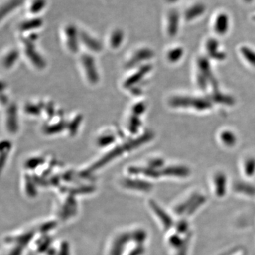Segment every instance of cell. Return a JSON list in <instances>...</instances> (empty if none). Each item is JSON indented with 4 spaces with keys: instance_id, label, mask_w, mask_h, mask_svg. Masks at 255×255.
<instances>
[{
    "instance_id": "1",
    "label": "cell",
    "mask_w": 255,
    "mask_h": 255,
    "mask_svg": "<svg viewBox=\"0 0 255 255\" xmlns=\"http://www.w3.org/2000/svg\"><path fill=\"white\" fill-rule=\"evenodd\" d=\"M149 136H150L149 135H142L141 137H138V138L132 140L131 141L126 142L123 145L116 147L113 150L110 151L107 155L104 156L102 159L96 162L92 167L89 169L88 172H92L95 169L100 168L102 166L105 165L106 163L110 162L112 159H114V158L119 157V156L123 155V152H128V151L131 150L132 149L136 148L137 147L142 145L144 142L147 141Z\"/></svg>"
},
{
    "instance_id": "2",
    "label": "cell",
    "mask_w": 255,
    "mask_h": 255,
    "mask_svg": "<svg viewBox=\"0 0 255 255\" xmlns=\"http://www.w3.org/2000/svg\"><path fill=\"white\" fill-rule=\"evenodd\" d=\"M63 38L65 46L72 53H78L80 44V30L75 24L68 23L64 26Z\"/></svg>"
},
{
    "instance_id": "3",
    "label": "cell",
    "mask_w": 255,
    "mask_h": 255,
    "mask_svg": "<svg viewBox=\"0 0 255 255\" xmlns=\"http://www.w3.org/2000/svg\"><path fill=\"white\" fill-rule=\"evenodd\" d=\"M81 64L87 81L92 85L97 84L100 80V76H99L98 70H97L95 60L92 58V55H82Z\"/></svg>"
},
{
    "instance_id": "4",
    "label": "cell",
    "mask_w": 255,
    "mask_h": 255,
    "mask_svg": "<svg viewBox=\"0 0 255 255\" xmlns=\"http://www.w3.org/2000/svg\"><path fill=\"white\" fill-rule=\"evenodd\" d=\"M22 42L25 46V54L29 59L30 62L39 70L45 68L46 63H45L44 60L35 48L33 41H30L27 38H23Z\"/></svg>"
},
{
    "instance_id": "5",
    "label": "cell",
    "mask_w": 255,
    "mask_h": 255,
    "mask_svg": "<svg viewBox=\"0 0 255 255\" xmlns=\"http://www.w3.org/2000/svg\"><path fill=\"white\" fill-rule=\"evenodd\" d=\"M43 26V20L41 16H29L18 23V29L21 33H28L30 34Z\"/></svg>"
},
{
    "instance_id": "6",
    "label": "cell",
    "mask_w": 255,
    "mask_h": 255,
    "mask_svg": "<svg viewBox=\"0 0 255 255\" xmlns=\"http://www.w3.org/2000/svg\"><path fill=\"white\" fill-rule=\"evenodd\" d=\"M230 17L227 13L224 11H220L215 15L214 20H213V28L214 31L220 36H223L228 33L229 30Z\"/></svg>"
},
{
    "instance_id": "7",
    "label": "cell",
    "mask_w": 255,
    "mask_h": 255,
    "mask_svg": "<svg viewBox=\"0 0 255 255\" xmlns=\"http://www.w3.org/2000/svg\"><path fill=\"white\" fill-rule=\"evenodd\" d=\"M6 130L11 134L16 133L18 131V112L17 108L14 104H11L8 106L6 112Z\"/></svg>"
},
{
    "instance_id": "8",
    "label": "cell",
    "mask_w": 255,
    "mask_h": 255,
    "mask_svg": "<svg viewBox=\"0 0 255 255\" xmlns=\"http://www.w3.org/2000/svg\"><path fill=\"white\" fill-rule=\"evenodd\" d=\"M80 44L84 45L87 49L94 53H99L102 49V43L97 38L88 32L80 31Z\"/></svg>"
},
{
    "instance_id": "9",
    "label": "cell",
    "mask_w": 255,
    "mask_h": 255,
    "mask_svg": "<svg viewBox=\"0 0 255 255\" xmlns=\"http://www.w3.org/2000/svg\"><path fill=\"white\" fill-rule=\"evenodd\" d=\"M206 11V6L202 2H196L184 10V18L187 21H192L201 17Z\"/></svg>"
},
{
    "instance_id": "10",
    "label": "cell",
    "mask_w": 255,
    "mask_h": 255,
    "mask_svg": "<svg viewBox=\"0 0 255 255\" xmlns=\"http://www.w3.org/2000/svg\"><path fill=\"white\" fill-rule=\"evenodd\" d=\"M152 56V50L149 49V48H139V49L135 50L132 53L131 56L128 58L127 63H126V66H127V68H132V67H135V65L140 63V62L149 59Z\"/></svg>"
},
{
    "instance_id": "11",
    "label": "cell",
    "mask_w": 255,
    "mask_h": 255,
    "mask_svg": "<svg viewBox=\"0 0 255 255\" xmlns=\"http://www.w3.org/2000/svg\"><path fill=\"white\" fill-rule=\"evenodd\" d=\"M179 16L178 11L176 9L169 10L166 18V28L169 36H175L179 30Z\"/></svg>"
},
{
    "instance_id": "12",
    "label": "cell",
    "mask_w": 255,
    "mask_h": 255,
    "mask_svg": "<svg viewBox=\"0 0 255 255\" xmlns=\"http://www.w3.org/2000/svg\"><path fill=\"white\" fill-rule=\"evenodd\" d=\"M48 0H28L26 11L30 16H40L46 9Z\"/></svg>"
},
{
    "instance_id": "13",
    "label": "cell",
    "mask_w": 255,
    "mask_h": 255,
    "mask_svg": "<svg viewBox=\"0 0 255 255\" xmlns=\"http://www.w3.org/2000/svg\"><path fill=\"white\" fill-rule=\"evenodd\" d=\"M23 4V0H5L1 6V18H8L11 14L17 11Z\"/></svg>"
},
{
    "instance_id": "14",
    "label": "cell",
    "mask_w": 255,
    "mask_h": 255,
    "mask_svg": "<svg viewBox=\"0 0 255 255\" xmlns=\"http://www.w3.org/2000/svg\"><path fill=\"white\" fill-rule=\"evenodd\" d=\"M125 39V33L121 28H115L112 30L109 35V45L112 49H118L123 44Z\"/></svg>"
},
{
    "instance_id": "15",
    "label": "cell",
    "mask_w": 255,
    "mask_h": 255,
    "mask_svg": "<svg viewBox=\"0 0 255 255\" xmlns=\"http://www.w3.org/2000/svg\"><path fill=\"white\" fill-rule=\"evenodd\" d=\"M149 70H150V67L148 65L147 66L146 65V66H143L141 69L137 70L136 73H134L131 76H129L124 82L123 86L124 88L128 89L134 86L135 84H137V82L140 81V79H142L145 76V73H147Z\"/></svg>"
},
{
    "instance_id": "16",
    "label": "cell",
    "mask_w": 255,
    "mask_h": 255,
    "mask_svg": "<svg viewBox=\"0 0 255 255\" xmlns=\"http://www.w3.org/2000/svg\"><path fill=\"white\" fill-rule=\"evenodd\" d=\"M151 206H152V210H154L156 215H157V217L160 220L162 224H163L166 228L170 227L172 225V223H173L172 218H171L165 211H164L163 209H161L159 206H157L155 203L152 202V204H151Z\"/></svg>"
},
{
    "instance_id": "17",
    "label": "cell",
    "mask_w": 255,
    "mask_h": 255,
    "mask_svg": "<svg viewBox=\"0 0 255 255\" xmlns=\"http://www.w3.org/2000/svg\"><path fill=\"white\" fill-rule=\"evenodd\" d=\"M215 192L219 196L224 195L226 192V178L223 174H219L216 175L214 179Z\"/></svg>"
},
{
    "instance_id": "18",
    "label": "cell",
    "mask_w": 255,
    "mask_h": 255,
    "mask_svg": "<svg viewBox=\"0 0 255 255\" xmlns=\"http://www.w3.org/2000/svg\"><path fill=\"white\" fill-rule=\"evenodd\" d=\"M18 58V53L17 50H11L5 54L4 58H3V65L5 69H9L12 67L16 63V60Z\"/></svg>"
},
{
    "instance_id": "19",
    "label": "cell",
    "mask_w": 255,
    "mask_h": 255,
    "mask_svg": "<svg viewBox=\"0 0 255 255\" xmlns=\"http://www.w3.org/2000/svg\"><path fill=\"white\" fill-rule=\"evenodd\" d=\"M165 174L167 175H173L174 177H187L189 174V170L182 167H169L165 171Z\"/></svg>"
},
{
    "instance_id": "20",
    "label": "cell",
    "mask_w": 255,
    "mask_h": 255,
    "mask_svg": "<svg viewBox=\"0 0 255 255\" xmlns=\"http://www.w3.org/2000/svg\"><path fill=\"white\" fill-rule=\"evenodd\" d=\"M115 137L113 134L107 133L100 135L97 139V145L100 147H107L114 143Z\"/></svg>"
},
{
    "instance_id": "21",
    "label": "cell",
    "mask_w": 255,
    "mask_h": 255,
    "mask_svg": "<svg viewBox=\"0 0 255 255\" xmlns=\"http://www.w3.org/2000/svg\"><path fill=\"white\" fill-rule=\"evenodd\" d=\"M66 127L65 123L64 122H60V123L55 124L53 125L48 126V127H45L44 131L47 134H55L58 133L63 130V129Z\"/></svg>"
},
{
    "instance_id": "22",
    "label": "cell",
    "mask_w": 255,
    "mask_h": 255,
    "mask_svg": "<svg viewBox=\"0 0 255 255\" xmlns=\"http://www.w3.org/2000/svg\"><path fill=\"white\" fill-rule=\"evenodd\" d=\"M182 50L180 49V48H174L169 52L168 54V58L169 60H173L177 59V57H179V55L182 54Z\"/></svg>"
},
{
    "instance_id": "23",
    "label": "cell",
    "mask_w": 255,
    "mask_h": 255,
    "mask_svg": "<svg viewBox=\"0 0 255 255\" xmlns=\"http://www.w3.org/2000/svg\"><path fill=\"white\" fill-rule=\"evenodd\" d=\"M255 168V162L254 160H250L248 161L246 163V174H249V175H252L253 173H254Z\"/></svg>"
},
{
    "instance_id": "24",
    "label": "cell",
    "mask_w": 255,
    "mask_h": 255,
    "mask_svg": "<svg viewBox=\"0 0 255 255\" xmlns=\"http://www.w3.org/2000/svg\"><path fill=\"white\" fill-rule=\"evenodd\" d=\"M243 1L246 4H250V3L253 2L254 0H243Z\"/></svg>"
},
{
    "instance_id": "25",
    "label": "cell",
    "mask_w": 255,
    "mask_h": 255,
    "mask_svg": "<svg viewBox=\"0 0 255 255\" xmlns=\"http://www.w3.org/2000/svg\"><path fill=\"white\" fill-rule=\"evenodd\" d=\"M167 1L169 3H173L176 2V1H177L178 0H167Z\"/></svg>"
}]
</instances>
